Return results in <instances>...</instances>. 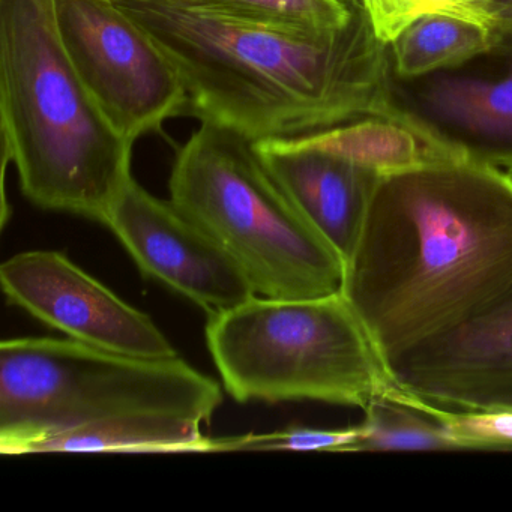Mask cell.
Segmentation results:
<instances>
[{
  "mask_svg": "<svg viewBox=\"0 0 512 512\" xmlns=\"http://www.w3.org/2000/svg\"><path fill=\"white\" fill-rule=\"evenodd\" d=\"M412 397L451 431L461 449H512V409H448Z\"/></svg>",
  "mask_w": 512,
  "mask_h": 512,
  "instance_id": "20",
  "label": "cell"
},
{
  "mask_svg": "<svg viewBox=\"0 0 512 512\" xmlns=\"http://www.w3.org/2000/svg\"><path fill=\"white\" fill-rule=\"evenodd\" d=\"M0 115L4 158L29 202L103 224L133 179L134 143L80 79L53 0H0Z\"/></svg>",
  "mask_w": 512,
  "mask_h": 512,
  "instance_id": "3",
  "label": "cell"
},
{
  "mask_svg": "<svg viewBox=\"0 0 512 512\" xmlns=\"http://www.w3.org/2000/svg\"><path fill=\"white\" fill-rule=\"evenodd\" d=\"M511 35L509 29L458 14H425L389 46L392 71L395 79L407 82L457 70L496 52Z\"/></svg>",
  "mask_w": 512,
  "mask_h": 512,
  "instance_id": "14",
  "label": "cell"
},
{
  "mask_svg": "<svg viewBox=\"0 0 512 512\" xmlns=\"http://www.w3.org/2000/svg\"><path fill=\"white\" fill-rule=\"evenodd\" d=\"M482 2H490L497 5H512V0H482Z\"/></svg>",
  "mask_w": 512,
  "mask_h": 512,
  "instance_id": "21",
  "label": "cell"
},
{
  "mask_svg": "<svg viewBox=\"0 0 512 512\" xmlns=\"http://www.w3.org/2000/svg\"><path fill=\"white\" fill-rule=\"evenodd\" d=\"M209 13L299 32L344 28L358 0H182Z\"/></svg>",
  "mask_w": 512,
  "mask_h": 512,
  "instance_id": "17",
  "label": "cell"
},
{
  "mask_svg": "<svg viewBox=\"0 0 512 512\" xmlns=\"http://www.w3.org/2000/svg\"><path fill=\"white\" fill-rule=\"evenodd\" d=\"M371 28L385 46H391L401 32L419 17L431 13L458 14L496 28L512 31V5L482 0H359Z\"/></svg>",
  "mask_w": 512,
  "mask_h": 512,
  "instance_id": "18",
  "label": "cell"
},
{
  "mask_svg": "<svg viewBox=\"0 0 512 512\" xmlns=\"http://www.w3.org/2000/svg\"><path fill=\"white\" fill-rule=\"evenodd\" d=\"M175 65L185 115L251 140L397 118L389 46L361 4L344 28L299 32L209 13L182 0H113Z\"/></svg>",
  "mask_w": 512,
  "mask_h": 512,
  "instance_id": "2",
  "label": "cell"
},
{
  "mask_svg": "<svg viewBox=\"0 0 512 512\" xmlns=\"http://www.w3.org/2000/svg\"><path fill=\"white\" fill-rule=\"evenodd\" d=\"M512 286V175L443 158L380 175L341 293L386 362Z\"/></svg>",
  "mask_w": 512,
  "mask_h": 512,
  "instance_id": "1",
  "label": "cell"
},
{
  "mask_svg": "<svg viewBox=\"0 0 512 512\" xmlns=\"http://www.w3.org/2000/svg\"><path fill=\"white\" fill-rule=\"evenodd\" d=\"M202 422L169 416H131L86 425L35 443L29 454H166L217 452L220 439L203 436Z\"/></svg>",
  "mask_w": 512,
  "mask_h": 512,
  "instance_id": "15",
  "label": "cell"
},
{
  "mask_svg": "<svg viewBox=\"0 0 512 512\" xmlns=\"http://www.w3.org/2000/svg\"><path fill=\"white\" fill-rule=\"evenodd\" d=\"M221 403V386L179 356L140 358L73 338L0 343L2 454H29L47 437L131 416L209 422Z\"/></svg>",
  "mask_w": 512,
  "mask_h": 512,
  "instance_id": "4",
  "label": "cell"
},
{
  "mask_svg": "<svg viewBox=\"0 0 512 512\" xmlns=\"http://www.w3.org/2000/svg\"><path fill=\"white\" fill-rule=\"evenodd\" d=\"M295 139L379 175L403 172L443 158H467L406 110L397 118L371 116Z\"/></svg>",
  "mask_w": 512,
  "mask_h": 512,
  "instance_id": "13",
  "label": "cell"
},
{
  "mask_svg": "<svg viewBox=\"0 0 512 512\" xmlns=\"http://www.w3.org/2000/svg\"><path fill=\"white\" fill-rule=\"evenodd\" d=\"M170 200L241 266L257 295L304 299L340 293L346 263L272 175L256 140L202 122L182 145Z\"/></svg>",
  "mask_w": 512,
  "mask_h": 512,
  "instance_id": "5",
  "label": "cell"
},
{
  "mask_svg": "<svg viewBox=\"0 0 512 512\" xmlns=\"http://www.w3.org/2000/svg\"><path fill=\"white\" fill-rule=\"evenodd\" d=\"M65 49L110 124L128 142L184 116L187 92L166 53L113 0H53Z\"/></svg>",
  "mask_w": 512,
  "mask_h": 512,
  "instance_id": "7",
  "label": "cell"
},
{
  "mask_svg": "<svg viewBox=\"0 0 512 512\" xmlns=\"http://www.w3.org/2000/svg\"><path fill=\"white\" fill-rule=\"evenodd\" d=\"M497 409H512V400H509L508 403L503 404V406L497 407Z\"/></svg>",
  "mask_w": 512,
  "mask_h": 512,
  "instance_id": "22",
  "label": "cell"
},
{
  "mask_svg": "<svg viewBox=\"0 0 512 512\" xmlns=\"http://www.w3.org/2000/svg\"><path fill=\"white\" fill-rule=\"evenodd\" d=\"M364 412L355 452L461 449L451 431L403 389L374 398Z\"/></svg>",
  "mask_w": 512,
  "mask_h": 512,
  "instance_id": "16",
  "label": "cell"
},
{
  "mask_svg": "<svg viewBox=\"0 0 512 512\" xmlns=\"http://www.w3.org/2000/svg\"><path fill=\"white\" fill-rule=\"evenodd\" d=\"M491 76H440L419 86L401 109L464 157L512 175V35Z\"/></svg>",
  "mask_w": 512,
  "mask_h": 512,
  "instance_id": "12",
  "label": "cell"
},
{
  "mask_svg": "<svg viewBox=\"0 0 512 512\" xmlns=\"http://www.w3.org/2000/svg\"><path fill=\"white\" fill-rule=\"evenodd\" d=\"M146 277L208 311L227 310L257 295L232 256L172 200L131 179L104 220Z\"/></svg>",
  "mask_w": 512,
  "mask_h": 512,
  "instance_id": "9",
  "label": "cell"
},
{
  "mask_svg": "<svg viewBox=\"0 0 512 512\" xmlns=\"http://www.w3.org/2000/svg\"><path fill=\"white\" fill-rule=\"evenodd\" d=\"M0 284L10 304L80 343L140 358L178 356L151 316L59 251H26L5 260Z\"/></svg>",
  "mask_w": 512,
  "mask_h": 512,
  "instance_id": "8",
  "label": "cell"
},
{
  "mask_svg": "<svg viewBox=\"0 0 512 512\" xmlns=\"http://www.w3.org/2000/svg\"><path fill=\"white\" fill-rule=\"evenodd\" d=\"M361 424L344 430H320L310 427H289L268 434L220 439V452L226 451H296L355 452L362 439Z\"/></svg>",
  "mask_w": 512,
  "mask_h": 512,
  "instance_id": "19",
  "label": "cell"
},
{
  "mask_svg": "<svg viewBox=\"0 0 512 512\" xmlns=\"http://www.w3.org/2000/svg\"><path fill=\"white\" fill-rule=\"evenodd\" d=\"M395 385L448 409L512 400V286L466 322L388 362Z\"/></svg>",
  "mask_w": 512,
  "mask_h": 512,
  "instance_id": "10",
  "label": "cell"
},
{
  "mask_svg": "<svg viewBox=\"0 0 512 512\" xmlns=\"http://www.w3.org/2000/svg\"><path fill=\"white\" fill-rule=\"evenodd\" d=\"M256 149L305 220L347 263L379 173L308 148L295 137L256 140Z\"/></svg>",
  "mask_w": 512,
  "mask_h": 512,
  "instance_id": "11",
  "label": "cell"
},
{
  "mask_svg": "<svg viewBox=\"0 0 512 512\" xmlns=\"http://www.w3.org/2000/svg\"><path fill=\"white\" fill-rule=\"evenodd\" d=\"M206 344L239 403L320 401L365 410L394 394L388 362L343 293L251 296L209 314Z\"/></svg>",
  "mask_w": 512,
  "mask_h": 512,
  "instance_id": "6",
  "label": "cell"
}]
</instances>
